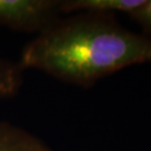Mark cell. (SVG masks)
Returning <instances> with one entry per match:
<instances>
[{"label":"cell","instance_id":"obj_3","mask_svg":"<svg viewBox=\"0 0 151 151\" xmlns=\"http://www.w3.org/2000/svg\"><path fill=\"white\" fill-rule=\"evenodd\" d=\"M146 0H66L60 1V14H72L76 11L111 14H132L145 4Z\"/></svg>","mask_w":151,"mask_h":151},{"label":"cell","instance_id":"obj_6","mask_svg":"<svg viewBox=\"0 0 151 151\" xmlns=\"http://www.w3.org/2000/svg\"><path fill=\"white\" fill-rule=\"evenodd\" d=\"M130 16L139 22L145 30L151 34V0H146L145 4L130 14Z\"/></svg>","mask_w":151,"mask_h":151},{"label":"cell","instance_id":"obj_1","mask_svg":"<svg viewBox=\"0 0 151 151\" xmlns=\"http://www.w3.org/2000/svg\"><path fill=\"white\" fill-rule=\"evenodd\" d=\"M57 20L24 47V70L45 72L64 82L91 86L131 65L151 63V37L129 32L104 14Z\"/></svg>","mask_w":151,"mask_h":151},{"label":"cell","instance_id":"obj_2","mask_svg":"<svg viewBox=\"0 0 151 151\" xmlns=\"http://www.w3.org/2000/svg\"><path fill=\"white\" fill-rule=\"evenodd\" d=\"M60 6L56 0H0V25L40 34L58 20Z\"/></svg>","mask_w":151,"mask_h":151},{"label":"cell","instance_id":"obj_4","mask_svg":"<svg viewBox=\"0 0 151 151\" xmlns=\"http://www.w3.org/2000/svg\"><path fill=\"white\" fill-rule=\"evenodd\" d=\"M0 151H52L45 142L27 130L0 121Z\"/></svg>","mask_w":151,"mask_h":151},{"label":"cell","instance_id":"obj_5","mask_svg":"<svg viewBox=\"0 0 151 151\" xmlns=\"http://www.w3.org/2000/svg\"><path fill=\"white\" fill-rule=\"evenodd\" d=\"M24 83V70L19 63L0 58V100L19 93Z\"/></svg>","mask_w":151,"mask_h":151}]
</instances>
